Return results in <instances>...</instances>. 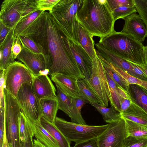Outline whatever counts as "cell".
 Here are the masks:
<instances>
[{"instance_id":"6da1fadb","label":"cell","mask_w":147,"mask_h":147,"mask_svg":"<svg viewBox=\"0 0 147 147\" xmlns=\"http://www.w3.org/2000/svg\"><path fill=\"white\" fill-rule=\"evenodd\" d=\"M32 38L41 45L49 55L48 69L51 76L60 73L78 80L85 79L72 52L70 40L58 28L49 12L45 11L43 24Z\"/></svg>"},{"instance_id":"7a4b0ae2","label":"cell","mask_w":147,"mask_h":147,"mask_svg":"<svg viewBox=\"0 0 147 147\" xmlns=\"http://www.w3.org/2000/svg\"><path fill=\"white\" fill-rule=\"evenodd\" d=\"M76 18L93 36L101 38L115 31V21L107 0H83Z\"/></svg>"},{"instance_id":"3957f363","label":"cell","mask_w":147,"mask_h":147,"mask_svg":"<svg viewBox=\"0 0 147 147\" xmlns=\"http://www.w3.org/2000/svg\"><path fill=\"white\" fill-rule=\"evenodd\" d=\"M98 43L107 50L125 60L146 65L145 46L131 36L115 31L100 38Z\"/></svg>"},{"instance_id":"277c9868","label":"cell","mask_w":147,"mask_h":147,"mask_svg":"<svg viewBox=\"0 0 147 147\" xmlns=\"http://www.w3.org/2000/svg\"><path fill=\"white\" fill-rule=\"evenodd\" d=\"M83 0H59L49 12L58 28L70 40L79 43L76 13Z\"/></svg>"},{"instance_id":"5b68a950","label":"cell","mask_w":147,"mask_h":147,"mask_svg":"<svg viewBox=\"0 0 147 147\" xmlns=\"http://www.w3.org/2000/svg\"><path fill=\"white\" fill-rule=\"evenodd\" d=\"M54 124L70 142L76 143L97 138L107 128L108 124L95 126L67 121L57 117Z\"/></svg>"},{"instance_id":"8992f818","label":"cell","mask_w":147,"mask_h":147,"mask_svg":"<svg viewBox=\"0 0 147 147\" xmlns=\"http://www.w3.org/2000/svg\"><path fill=\"white\" fill-rule=\"evenodd\" d=\"M5 124L7 138L12 147H20L19 120L22 111L16 98L4 88Z\"/></svg>"},{"instance_id":"52a82bcc","label":"cell","mask_w":147,"mask_h":147,"mask_svg":"<svg viewBox=\"0 0 147 147\" xmlns=\"http://www.w3.org/2000/svg\"><path fill=\"white\" fill-rule=\"evenodd\" d=\"M95 51L92 61V74L90 78L86 80L100 104L107 107L111 99L109 87L103 65Z\"/></svg>"},{"instance_id":"ba28073f","label":"cell","mask_w":147,"mask_h":147,"mask_svg":"<svg viewBox=\"0 0 147 147\" xmlns=\"http://www.w3.org/2000/svg\"><path fill=\"white\" fill-rule=\"evenodd\" d=\"M4 74L5 88L16 98L21 86L32 82L35 77L24 64L16 61L4 70Z\"/></svg>"},{"instance_id":"9c48e42d","label":"cell","mask_w":147,"mask_h":147,"mask_svg":"<svg viewBox=\"0 0 147 147\" xmlns=\"http://www.w3.org/2000/svg\"><path fill=\"white\" fill-rule=\"evenodd\" d=\"M32 82L24 84L19 90L16 98L22 111L36 123L42 117L40 99L32 88Z\"/></svg>"},{"instance_id":"30bf717a","label":"cell","mask_w":147,"mask_h":147,"mask_svg":"<svg viewBox=\"0 0 147 147\" xmlns=\"http://www.w3.org/2000/svg\"><path fill=\"white\" fill-rule=\"evenodd\" d=\"M126 137L125 120L121 118L108 123L107 128L97 138L98 147H123Z\"/></svg>"},{"instance_id":"8fae6325","label":"cell","mask_w":147,"mask_h":147,"mask_svg":"<svg viewBox=\"0 0 147 147\" xmlns=\"http://www.w3.org/2000/svg\"><path fill=\"white\" fill-rule=\"evenodd\" d=\"M96 53L103 59L132 76L147 81V76L132 62L125 60L107 50L98 42L95 44Z\"/></svg>"},{"instance_id":"7c38bea8","label":"cell","mask_w":147,"mask_h":147,"mask_svg":"<svg viewBox=\"0 0 147 147\" xmlns=\"http://www.w3.org/2000/svg\"><path fill=\"white\" fill-rule=\"evenodd\" d=\"M45 12L37 9L21 19L14 28V37L35 36L44 23Z\"/></svg>"},{"instance_id":"4fadbf2b","label":"cell","mask_w":147,"mask_h":147,"mask_svg":"<svg viewBox=\"0 0 147 147\" xmlns=\"http://www.w3.org/2000/svg\"><path fill=\"white\" fill-rule=\"evenodd\" d=\"M17 59L27 67L34 76L49 75V56L48 54L35 53L22 47V50Z\"/></svg>"},{"instance_id":"5bb4252c","label":"cell","mask_w":147,"mask_h":147,"mask_svg":"<svg viewBox=\"0 0 147 147\" xmlns=\"http://www.w3.org/2000/svg\"><path fill=\"white\" fill-rule=\"evenodd\" d=\"M28 0H4L1 6L0 21L6 27L15 28L21 19Z\"/></svg>"},{"instance_id":"9a60e30c","label":"cell","mask_w":147,"mask_h":147,"mask_svg":"<svg viewBox=\"0 0 147 147\" xmlns=\"http://www.w3.org/2000/svg\"><path fill=\"white\" fill-rule=\"evenodd\" d=\"M123 19L125 24L120 32L131 36L142 43L147 37V28L140 15L136 12Z\"/></svg>"},{"instance_id":"2e32d148","label":"cell","mask_w":147,"mask_h":147,"mask_svg":"<svg viewBox=\"0 0 147 147\" xmlns=\"http://www.w3.org/2000/svg\"><path fill=\"white\" fill-rule=\"evenodd\" d=\"M32 88L40 99L56 97V89L47 75L35 76L32 82Z\"/></svg>"},{"instance_id":"e0dca14e","label":"cell","mask_w":147,"mask_h":147,"mask_svg":"<svg viewBox=\"0 0 147 147\" xmlns=\"http://www.w3.org/2000/svg\"><path fill=\"white\" fill-rule=\"evenodd\" d=\"M69 45L75 60L86 79L91 76L92 71V61L88 55L79 44L70 40Z\"/></svg>"},{"instance_id":"ac0fdd59","label":"cell","mask_w":147,"mask_h":147,"mask_svg":"<svg viewBox=\"0 0 147 147\" xmlns=\"http://www.w3.org/2000/svg\"><path fill=\"white\" fill-rule=\"evenodd\" d=\"M51 80L67 95L72 98L78 96V79L71 76L60 73L51 76Z\"/></svg>"},{"instance_id":"d6986e66","label":"cell","mask_w":147,"mask_h":147,"mask_svg":"<svg viewBox=\"0 0 147 147\" xmlns=\"http://www.w3.org/2000/svg\"><path fill=\"white\" fill-rule=\"evenodd\" d=\"M14 28L11 29L3 42L0 44V71L5 70L9 65L15 61L11 51V48L15 38Z\"/></svg>"},{"instance_id":"ffe728a7","label":"cell","mask_w":147,"mask_h":147,"mask_svg":"<svg viewBox=\"0 0 147 147\" xmlns=\"http://www.w3.org/2000/svg\"><path fill=\"white\" fill-rule=\"evenodd\" d=\"M18 127L20 143L33 139L35 131V123L22 111L19 118Z\"/></svg>"},{"instance_id":"44dd1931","label":"cell","mask_w":147,"mask_h":147,"mask_svg":"<svg viewBox=\"0 0 147 147\" xmlns=\"http://www.w3.org/2000/svg\"><path fill=\"white\" fill-rule=\"evenodd\" d=\"M121 114L123 119L139 123L147 127V113L132 101L129 108Z\"/></svg>"},{"instance_id":"7402d4cb","label":"cell","mask_w":147,"mask_h":147,"mask_svg":"<svg viewBox=\"0 0 147 147\" xmlns=\"http://www.w3.org/2000/svg\"><path fill=\"white\" fill-rule=\"evenodd\" d=\"M42 117L52 123H54L59 104L57 97H51L40 99Z\"/></svg>"},{"instance_id":"603a6c76","label":"cell","mask_w":147,"mask_h":147,"mask_svg":"<svg viewBox=\"0 0 147 147\" xmlns=\"http://www.w3.org/2000/svg\"><path fill=\"white\" fill-rule=\"evenodd\" d=\"M128 90L131 101L147 113V90L142 87L135 84H129Z\"/></svg>"},{"instance_id":"cb8c5ba5","label":"cell","mask_w":147,"mask_h":147,"mask_svg":"<svg viewBox=\"0 0 147 147\" xmlns=\"http://www.w3.org/2000/svg\"><path fill=\"white\" fill-rule=\"evenodd\" d=\"M93 36L79 23L78 37L79 44L86 52L92 61L95 54Z\"/></svg>"},{"instance_id":"d4e9b609","label":"cell","mask_w":147,"mask_h":147,"mask_svg":"<svg viewBox=\"0 0 147 147\" xmlns=\"http://www.w3.org/2000/svg\"><path fill=\"white\" fill-rule=\"evenodd\" d=\"M40 121L43 127L56 140L59 147H70V142L54 123L51 122L43 117H41Z\"/></svg>"},{"instance_id":"484cf974","label":"cell","mask_w":147,"mask_h":147,"mask_svg":"<svg viewBox=\"0 0 147 147\" xmlns=\"http://www.w3.org/2000/svg\"><path fill=\"white\" fill-rule=\"evenodd\" d=\"M72 108L69 117L71 122L86 125V123L83 118L81 113L82 108L85 104L89 102L78 96L77 97H72Z\"/></svg>"},{"instance_id":"4316f807","label":"cell","mask_w":147,"mask_h":147,"mask_svg":"<svg viewBox=\"0 0 147 147\" xmlns=\"http://www.w3.org/2000/svg\"><path fill=\"white\" fill-rule=\"evenodd\" d=\"M35 124L34 136L36 139L47 147H59L55 139L42 125L40 120Z\"/></svg>"},{"instance_id":"83f0119b","label":"cell","mask_w":147,"mask_h":147,"mask_svg":"<svg viewBox=\"0 0 147 147\" xmlns=\"http://www.w3.org/2000/svg\"><path fill=\"white\" fill-rule=\"evenodd\" d=\"M91 104L100 113L104 121L106 123H110L122 118L121 113L112 106L107 108L99 103H93Z\"/></svg>"},{"instance_id":"f1b7e54d","label":"cell","mask_w":147,"mask_h":147,"mask_svg":"<svg viewBox=\"0 0 147 147\" xmlns=\"http://www.w3.org/2000/svg\"><path fill=\"white\" fill-rule=\"evenodd\" d=\"M105 72L109 87L111 94L109 101L111 106L113 107L120 113L121 103L123 98L121 96L119 92L118 88L120 86L113 80L106 71Z\"/></svg>"},{"instance_id":"f546056e","label":"cell","mask_w":147,"mask_h":147,"mask_svg":"<svg viewBox=\"0 0 147 147\" xmlns=\"http://www.w3.org/2000/svg\"><path fill=\"white\" fill-rule=\"evenodd\" d=\"M78 96L88 101L90 104L99 103L100 102L85 79L78 80Z\"/></svg>"},{"instance_id":"4dcf8cb0","label":"cell","mask_w":147,"mask_h":147,"mask_svg":"<svg viewBox=\"0 0 147 147\" xmlns=\"http://www.w3.org/2000/svg\"><path fill=\"white\" fill-rule=\"evenodd\" d=\"M100 59L106 63L113 71L124 79L129 84H137L147 90V81L140 79L131 76L117 67L107 61L101 57H100Z\"/></svg>"},{"instance_id":"1f68e13d","label":"cell","mask_w":147,"mask_h":147,"mask_svg":"<svg viewBox=\"0 0 147 147\" xmlns=\"http://www.w3.org/2000/svg\"><path fill=\"white\" fill-rule=\"evenodd\" d=\"M124 119L126 137H147V127L131 121Z\"/></svg>"},{"instance_id":"d6a6232c","label":"cell","mask_w":147,"mask_h":147,"mask_svg":"<svg viewBox=\"0 0 147 147\" xmlns=\"http://www.w3.org/2000/svg\"><path fill=\"white\" fill-rule=\"evenodd\" d=\"M57 97L59 104V109L70 116L72 108V97L65 94L57 85Z\"/></svg>"},{"instance_id":"836d02e7","label":"cell","mask_w":147,"mask_h":147,"mask_svg":"<svg viewBox=\"0 0 147 147\" xmlns=\"http://www.w3.org/2000/svg\"><path fill=\"white\" fill-rule=\"evenodd\" d=\"M18 37L19 38L22 47L35 53L44 55L47 54L45 50L41 45L35 41L32 38L21 36Z\"/></svg>"},{"instance_id":"e575fe53","label":"cell","mask_w":147,"mask_h":147,"mask_svg":"<svg viewBox=\"0 0 147 147\" xmlns=\"http://www.w3.org/2000/svg\"><path fill=\"white\" fill-rule=\"evenodd\" d=\"M100 60L103 65L105 71L113 80L129 95L128 90L129 84L128 82L124 79L111 69L103 61L100 59Z\"/></svg>"},{"instance_id":"d590c367","label":"cell","mask_w":147,"mask_h":147,"mask_svg":"<svg viewBox=\"0 0 147 147\" xmlns=\"http://www.w3.org/2000/svg\"><path fill=\"white\" fill-rule=\"evenodd\" d=\"M115 21L116 20L122 19L134 13L137 11L135 6H122L116 8L112 11Z\"/></svg>"},{"instance_id":"8d00e7d4","label":"cell","mask_w":147,"mask_h":147,"mask_svg":"<svg viewBox=\"0 0 147 147\" xmlns=\"http://www.w3.org/2000/svg\"><path fill=\"white\" fill-rule=\"evenodd\" d=\"M123 147H147V137H126Z\"/></svg>"},{"instance_id":"74e56055","label":"cell","mask_w":147,"mask_h":147,"mask_svg":"<svg viewBox=\"0 0 147 147\" xmlns=\"http://www.w3.org/2000/svg\"><path fill=\"white\" fill-rule=\"evenodd\" d=\"M134 1L137 12L147 28V0H134Z\"/></svg>"},{"instance_id":"f35d334b","label":"cell","mask_w":147,"mask_h":147,"mask_svg":"<svg viewBox=\"0 0 147 147\" xmlns=\"http://www.w3.org/2000/svg\"><path fill=\"white\" fill-rule=\"evenodd\" d=\"M59 0H36L37 9L39 10L51 12Z\"/></svg>"},{"instance_id":"ab89813d","label":"cell","mask_w":147,"mask_h":147,"mask_svg":"<svg viewBox=\"0 0 147 147\" xmlns=\"http://www.w3.org/2000/svg\"><path fill=\"white\" fill-rule=\"evenodd\" d=\"M111 9H114L122 6H134V0H107Z\"/></svg>"},{"instance_id":"60d3db41","label":"cell","mask_w":147,"mask_h":147,"mask_svg":"<svg viewBox=\"0 0 147 147\" xmlns=\"http://www.w3.org/2000/svg\"><path fill=\"white\" fill-rule=\"evenodd\" d=\"M22 49V46L19 38H15L11 48L12 54L15 59L17 58Z\"/></svg>"},{"instance_id":"b9f144b4","label":"cell","mask_w":147,"mask_h":147,"mask_svg":"<svg viewBox=\"0 0 147 147\" xmlns=\"http://www.w3.org/2000/svg\"><path fill=\"white\" fill-rule=\"evenodd\" d=\"M4 107L0 106V147H2L5 130Z\"/></svg>"},{"instance_id":"7bdbcfd3","label":"cell","mask_w":147,"mask_h":147,"mask_svg":"<svg viewBox=\"0 0 147 147\" xmlns=\"http://www.w3.org/2000/svg\"><path fill=\"white\" fill-rule=\"evenodd\" d=\"M73 147H98L97 138L76 143Z\"/></svg>"},{"instance_id":"ee69618b","label":"cell","mask_w":147,"mask_h":147,"mask_svg":"<svg viewBox=\"0 0 147 147\" xmlns=\"http://www.w3.org/2000/svg\"><path fill=\"white\" fill-rule=\"evenodd\" d=\"M0 106L4 107V89L5 88L4 70L0 71Z\"/></svg>"},{"instance_id":"f6af8a7d","label":"cell","mask_w":147,"mask_h":147,"mask_svg":"<svg viewBox=\"0 0 147 147\" xmlns=\"http://www.w3.org/2000/svg\"><path fill=\"white\" fill-rule=\"evenodd\" d=\"M11 29L5 26L0 21V44L3 42Z\"/></svg>"},{"instance_id":"bcb514c9","label":"cell","mask_w":147,"mask_h":147,"mask_svg":"<svg viewBox=\"0 0 147 147\" xmlns=\"http://www.w3.org/2000/svg\"><path fill=\"white\" fill-rule=\"evenodd\" d=\"M131 102L129 99L123 98L121 103L120 113L127 110L130 107Z\"/></svg>"},{"instance_id":"7dc6e473","label":"cell","mask_w":147,"mask_h":147,"mask_svg":"<svg viewBox=\"0 0 147 147\" xmlns=\"http://www.w3.org/2000/svg\"><path fill=\"white\" fill-rule=\"evenodd\" d=\"M34 144L33 139H31L28 141L20 143V147H34Z\"/></svg>"},{"instance_id":"c3c4849f","label":"cell","mask_w":147,"mask_h":147,"mask_svg":"<svg viewBox=\"0 0 147 147\" xmlns=\"http://www.w3.org/2000/svg\"><path fill=\"white\" fill-rule=\"evenodd\" d=\"M2 147H12L8 143L6 137L5 129V125L4 136Z\"/></svg>"},{"instance_id":"681fc988","label":"cell","mask_w":147,"mask_h":147,"mask_svg":"<svg viewBox=\"0 0 147 147\" xmlns=\"http://www.w3.org/2000/svg\"><path fill=\"white\" fill-rule=\"evenodd\" d=\"M133 63L143 71L147 76V65L138 64Z\"/></svg>"},{"instance_id":"f907efd6","label":"cell","mask_w":147,"mask_h":147,"mask_svg":"<svg viewBox=\"0 0 147 147\" xmlns=\"http://www.w3.org/2000/svg\"><path fill=\"white\" fill-rule=\"evenodd\" d=\"M34 144L36 147H47L36 139H34L33 140Z\"/></svg>"},{"instance_id":"816d5d0a","label":"cell","mask_w":147,"mask_h":147,"mask_svg":"<svg viewBox=\"0 0 147 147\" xmlns=\"http://www.w3.org/2000/svg\"><path fill=\"white\" fill-rule=\"evenodd\" d=\"M145 54L146 65H147V46H145Z\"/></svg>"},{"instance_id":"f5cc1de1","label":"cell","mask_w":147,"mask_h":147,"mask_svg":"<svg viewBox=\"0 0 147 147\" xmlns=\"http://www.w3.org/2000/svg\"><path fill=\"white\" fill-rule=\"evenodd\" d=\"M34 147H36V146H34Z\"/></svg>"}]
</instances>
